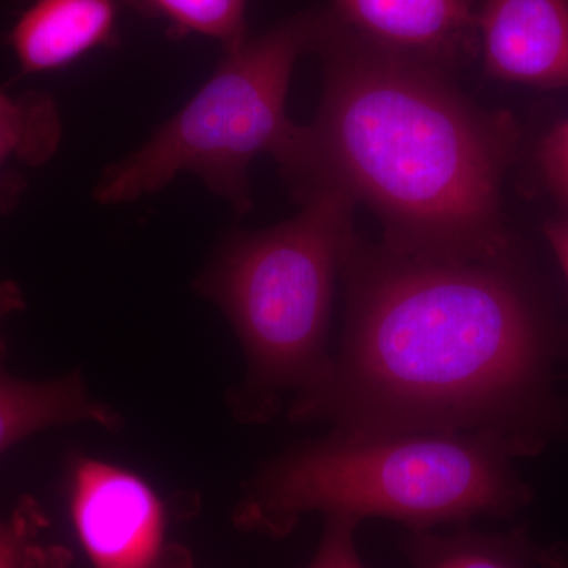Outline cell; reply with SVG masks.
I'll return each mask as SVG.
<instances>
[{"mask_svg":"<svg viewBox=\"0 0 568 568\" xmlns=\"http://www.w3.org/2000/svg\"><path fill=\"white\" fill-rule=\"evenodd\" d=\"M346 321L320 381L294 396V424L332 435L469 436L510 457L558 422L552 343L506 264L396 252L355 241Z\"/></svg>","mask_w":568,"mask_h":568,"instance_id":"cell-1","label":"cell"},{"mask_svg":"<svg viewBox=\"0 0 568 568\" xmlns=\"http://www.w3.org/2000/svg\"><path fill=\"white\" fill-rule=\"evenodd\" d=\"M538 162L548 189L568 211V121L556 125L541 141Z\"/></svg>","mask_w":568,"mask_h":568,"instance_id":"cell-16","label":"cell"},{"mask_svg":"<svg viewBox=\"0 0 568 568\" xmlns=\"http://www.w3.org/2000/svg\"><path fill=\"white\" fill-rule=\"evenodd\" d=\"M21 74L70 65L100 48H118L115 0H31L7 37Z\"/></svg>","mask_w":568,"mask_h":568,"instance_id":"cell-9","label":"cell"},{"mask_svg":"<svg viewBox=\"0 0 568 568\" xmlns=\"http://www.w3.org/2000/svg\"><path fill=\"white\" fill-rule=\"evenodd\" d=\"M328 13L357 39L440 69L478 54L474 0H332Z\"/></svg>","mask_w":568,"mask_h":568,"instance_id":"cell-7","label":"cell"},{"mask_svg":"<svg viewBox=\"0 0 568 568\" xmlns=\"http://www.w3.org/2000/svg\"><path fill=\"white\" fill-rule=\"evenodd\" d=\"M71 424L118 432L123 417L93 398L80 372L59 379L28 381L9 375L0 365V457L37 433Z\"/></svg>","mask_w":568,"mask_h":568,"instance_id":"cell-10","label":"cell"},{"mask_svg":"<svg viewBox=\"0 0 568 568\" xmlns=\"http://www.w3.org/2000/svg\"><path fill=\"white\" fill-rule=\"evenodd\" d=\"M477 32L493 80L568 88V0H484Z\"/></svg>","mask_w":568,"mask_h":568,"instance_id":"cell-8","label":"cell"},{"mask_svg":"<svg viewBox=\"0 0 568 568\" xmlns=\"http://www.w3.org/2000/svg\"><path fill=\"white\" fill-rule=\"evenodd\" d=\"M24 308L26 298L20 284L13 280H0V362L7 354L6 336L2 334L3 321Z\"/></svg>","mask_w":568,"mask_h":568,"instance_id":"cell-17","label":"cell"},{"mask_svg":"<svg viewBox=\"0 0 568 568\" xmlns=\"http://www.w3.org/2000/svg\"><path fill=\"white\" fill-rule=\"evenodd\" d=\"M48 519L36 499L22 496L17 507L0 518V568H67L69 549L48 544Z\"/></svg>","mask_w":568,"mask_h":568,"instance_id":"cell-14","label":"cell"},{"mask_svg":"<svg viewBox=\"0 0 568 568\" xmlns=\"http://www.w3.org/2000/svg\"><path fill=\"white\" fill-rule=\"evenodd\" d=\"M302 204L287 222L230 235L194 283L244 349L246 375L230 407L246 424L274 418L284 396L313 386L331 364L335 284L354 248L357 204L332 189Z\"/></svg>","mask_w":568,"mask_h":568,"instance_id":"cell-4","label":"cell"},{"mask_svg":"<svg viewBox=\"0 0 568 568\" xmlns=\"http://www.w3.org/2000/svg\"><path fill=\"white\" fill-rule=\"evenodd\" d=\"M324 93L287 178L305 200L339 190L364 204L396 252L506 256L503 182L518 129L455 88L448 70L357 39L325 11Z\"/></svg>","mask_w":568,"mask_h":568,"instance_id":"cell-2","label":"cell"},{"mask_svg":"<svg viewBox=\"0 0 568 568\" xmlns=\"http://www.w3.org/2000/svg\"><path fill=\"white\" fill-rule=\"evenodd\" d=\"M62 133L61 112L51 95L39 91L11 95L0 89V213L13 211L26 190L14 166L50 162Z\"/></svg>","mask_w":568,"mask_h":568,"instance_id":"cell-12","label":"cell"},{"mask_svg":"<svg viewBox=\"0 0 568 568\" xmlns=\"http://www.w3.org/2000/svg\"><path fill=\"white\" fill-rule=\"evenodd\" d=\"M325 11L308 10L250 37L222 62L181 111L122 162L111 164L93 190L97 203H132L197 175L235 212L252 211L250 164L271 155L284 178L304 151L306 126L287 118L295 63L316 50Z\"/></svg>","mask_w":568,"mask_h":568,"instance_id":"cell-5","label":"cell"},{"mask_svg":"<svg viewBox=\"0 0 568 568\" xmlns=\"http://www.w3.org/2000/svg\"><path fill=\"white\" fill-rule=\"evenodd\" d=\"M530 499L510 455L477 437L351 439L331 433L265 462L246 481L233 521L274 540L315 511L432 530L481 517L510 518Z\"/></svg>","mask_w":568,"mask_h":568,"instance_id":"cell-3","label":"cell"},{"mask_svg":"<svg viewBox=\"0 0 568 568\" xmlns=\"http://www.w3.org/2000/svg\"><path fill=\"white\" fill-rule=\"evenodd\" d=\"M545 235L558 257L560 268H562L568 283V219L545 224Z\"/></svg>","mask_w":568,"mask_h":568,"instance_id":"cell-18","label":"cell"},{"mask_svg":"<svg viewBox=\"0 0 568 568\" xmlns=\"http://www.w3.org/2000/svg\"><path fill=\"white\" fill-rule=\"evenodd\" d=\"M69 508L92 568H194L190 549L170 536L162 495L126 467L74 455Z\"/></svg>","mask_w":568,"mask_h":568,"instance_id":"cell-6","label":"cell"},{"mask_svg":"<svg viewBox=\"0 0 568 568\" xmlns=\"http://www.w3.org/2000/svg\"><path fill=\"white\" fill-rule=\"evenodd\" d=\"M145 20L160 21L171 40L203 36L216 40L224 52L239 50L250 39L248 0H121Z\"/></svg>","mask_w":568,"mask_h":568,"instance_id":"cell-13","label":"cell"},{"mask_svg":"<svg viewBox=\"0 0 568 568\" xmlns=\"http://www.w3.org/2000/svg\"><path fill=\"white\" fill-rule=\"evenodd\" d=\"M402 548L413 568H568L566 549L538 545L525 528L481 532L466 525L448 534L406 530Z\"/></svg>","mask_w":568,"mask_h":568,"instance_id":"cell-11","label":"cell"},{"mask_svg":"<svg viewBox=\"0 0 568 568\" xmlns=\"http://www.w3.org/2000/svg\"><path fill=\"white\" fill-rule=\"evenodd\" d=\"M324 518L320 547L306 568H366L355 541L362 521L347 515H325Z\"/></svg>","mask_w":568,"mask_h":568,"instance_id":"cell-15","label":"cell"}]
</instances>
